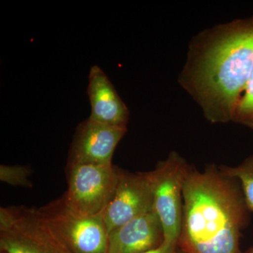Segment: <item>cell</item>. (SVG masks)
Returning <instances> with one entry per match:
<instances>
[{"label":"cell","mask_w":253,"mask_h":253,"mask_svg":"<svg viewBox=\"0 0 253 253\" xmlns=\"http://www.w3.org/2000/svg\"><path fill=\"white\" fill-rule=\"evenodd\" d=\"M31 170L29 168L23 166H0V180L13 186L31 188L29 177Z\"/></svg>","instance_id":"cell-13"},{"label":"cell","mask_w":253,"mask_h":253,"mask_svg":"<svg viewBox=\"0 0 253 253\" xmlns=\"http://www.w3.org/2000/svg\"><path fill=\"white\" fill-rule=\"evenodd\" d=\"M233 123L253 130V70L236 109Z\"/></svg>","instance_id":"cell-12"},{"label":"cell","mask_w":253,"mask_h":253,"mask_svg":"<svg viewBox=\"0 0 253 253\" xmlns=\"http://www.w3.org/2000/svg\"><path fill=\"white\" fill-rule=\"evenodd\" d=\"M0 249L3 253H71L40 208H0Z\"/></svg>","instance_id":"cell-3"},{"label":"cell","mask_w":253,"mask_h":253,"mask_svg":"<svg viewBox=\"0 0 253 253\" xmlns=\"http://www.w3.org/2000/svg\"><path fill=\"white\" fill-rule=\"evenodd\" d=\"M244 253H253V246H252V247L250 248V249L248 250L247 251H246V252Z\"/></svg>","instance_id":"cell-16"},{"label":"cell","mask_w":253,"mask_h":253,"mask_svg":"<svg viewBox=\"0 0 253 253\" xmlns=\"http://www.w3.org/2000/svg\"><path fill=\"white\" fill-rule=\"evenodd\" d=\"M177 246L167 244L163 241V244L159 247L143 253H175Z\"/></svg>","instance_id":"cell-14"},{"label":"cell","mask_w":253,"mask_h":253,"mask_svg":"<svg viewBox=\"0 0 253 253\" xmlns=\"http://www.w3.org/2000/svg\"><path fill=\"white\" fill-rule=\"evenodd\" d=\"M40 209L71 253H107L109 233L103 214L78 212L68 206L63 196Z\"/></svg>","instance_id":"cell-5"},{"label":"cell","mask_w":253,"mask_h":253,"mask_svg":"<svg viewBox=\"0 0 253 253\" xmlns=\"http://www.w3.org/2000/svg\"><path fill=\"white\" fill-rule=\"evenodd\" d=\"M191 166L176 151L160 161L148 172L153 195L154 210L162 224L164 242L177 246L183 216V188Z\"/></svg>","instance_id":"cell-4"},{"label":"cell","mask_w":253,"mask_h":253,"mask_svg":"<svg viewBox=\"0 0 253 253\" xmlns=\"http://www.w3.org/2000/svg\"><path fill=\"white\" fill-rule=\"evenodd\" d=\"M68 206L89 215L103 214L117 186L118 168L113 165L68 163Z\"/></svg>","instance_id":"cell-6"},{"label":"cell","mask_w":253,"mask_h":253,"mask_svg":"<svg viewBox=\"0 0 253 253\" xmlns=\"http://www.w3.org/2000/svg\"><path fill=\"white\" fill-rule=\"evenodd\" d=\"M250 211L239 181L210 165L190 168L183 188V216L177 248L190 253H244L241 231Z\"/></svg>","instance_id":"cell-2"},{"label":"cell","mask_w":253,"mask_h":253,"mask_svg":"<svg viewBox=\"0 0 253 253\" xmlns=\"http://www.w3.org/2000/svg\"><path fill=\"white\" fill-rule=\"evenodd\" d=\"M87 94L91 106L89 118L108 126L126 127L129 111L116 88L98 66H91Z\"/></svg>","instance_id":"cell-10"},{"label":"cell","mask_w":253,"mask_h":253,"mask_svg":"<svg viewBox=\"0 0 253 253\" xmlns=\"http://www.w3.org/2000/svg\"><path fill=\"white\" fill-rule=\"evenodd\" d=\"M127 127H118L87 118L78 126L70 151L68 163L112 165L118 143Z\"/></svg>","instance_id":"cell-8"},{"label":"cell","mask_w":253,"mask_h":253,"mask_svg":"<svg viewBox=\"0 0 253 253\" xmlns=\"http://www.w3.org/2000/svg\"><path fill=\"white\" fill-rule=\"evenodd\" d=\"M253 70V16L219 23L191 38L179 86L212 124L233 122Z\"/></svg>","instance_id":"cell-1"},{"label":"cell","mask_w":253,"mask_h":253,"mask_svg":"<svg viewBox=\"0 0 253 253\" xmlns=\"http://www.w3.org/2000/svg\"><path fill=\"white\" fill-rule=\"evenodd\" d=\"M223 174L239 181L250 212H253V155L236 166H219Z\"/></svg>","instance_id":"cell-11"},{"label":"cell","mask_w":253,"mask_h":253,"mask_svg":"<svg viewBox=\"0 0 253 253\" xmlns=\"http://www.w3.org/2000/svg\"><path fill=\"white\" fill-rule=\"evenodd\" d=\"M175 253H190L188 252H186V251H182V250H180L179 249H176Z\"/></svg>","instance_id":"cell-15"},{"label":"cell","mask_w":253,"mask_h":253,"mask_svg":"<svg viewBox=\"0 0 253 253\" xmlns=\"http://www.w3.org/2000/svg\"><path fill=\"white\" fill-rule=\"evenodd\" d=\"M163 241L162 224L151 211L109 232L107 253H143L159 247Z\"/></svg>","instance_id":"cell-9"},{"label":"cell","mask_w":253,"mask_h":253,"mask_svg":"<svg viewBox=\"0 0 253 253\" xmlns=\"http://www.w3.org/2000/svg\"><path fill=\"white\" fill-rule=\"evenodd\" d=\"M154 211V195L148 172L131 173L118 168L116 191L103 213L108 233Z\"/></svg>","instance_id":"cell-7"}]
</instances>
